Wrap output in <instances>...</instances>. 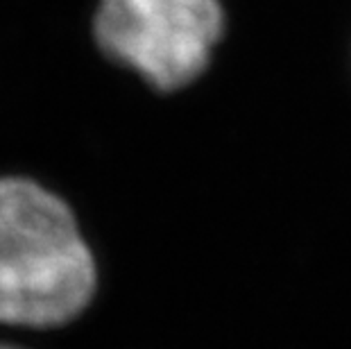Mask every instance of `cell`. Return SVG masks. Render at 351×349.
Segmentation results:
<instances>
[{
    "label": "cell",
    "instance_id": "6da1fadb",
    "mask_svg": "<svg viewBox=\"0 0 351 349\" xmlns=\"http://www.w3.org/2000/svg\"><path fill=\"white\" fill-rule=\"evenodd\" d=\"M98 272L71 206L25 177H0V322L62 326L93 300Z\"/></svg>",
    "mask_w": 351,
    "mask_h": 349
},
{
    "label": "cell",
    "instance_id": "7a4b0ae2",
    "mask_svg": "<svg viewBox=\"0 0 351 349\" xmlns=\"http://www.w3.org/2000/svg\"><path fill=\"white\" fill-rule=\"evenodd\" d=\"M222 27L218 0H102L93 21L102 53L161 91L191 84L206 69Z\"/></svg>",
    "mask_w": 351,
    "mask_h": 349
},
{
    "label": "cell",
    "instance_id": "3957f363",
    "mask_svg": "<svg viewBox=\"0 0 351 349\" xmlns=\"http://www.w3.org/2000/svg\"><path fill=\"white\" fill-rule=\"evenodd\" d=\"M0 349H21V347H14V345H3V343H0Z\"/></svg>",
    "mask_w": 351,
    "mask_h": 349
}]
</instances>
